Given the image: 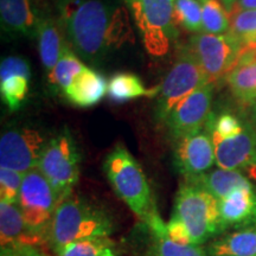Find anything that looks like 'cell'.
Returning <instances> with one entry per match:
<instances>
[{
    "label": "cell",
    "mask_w": 256,
    "mask_h": 256,
    "mask_svg": "<svg viewBox=\"0 0 256 256\" xmlns=\"http://www.w3.org/2000/svg\"><path fill=\"white\" fill-rule=\"evenodd\" d=\"M81 154L68 128H64L48 142L38 168L46 176L58 197V203L72 194L80 178Z\"/></svg>",
    "instance_id": "8992f818"
},
{
    "label": "cell",
    "mask_w": 256,
    "mask_h": 256,
    "mask_svg": "<svg viewBox=\"0 0 256 256\" xmlns=\"http://www.w3.org/2000/svg\"><path fill=\"white\" fill-rule=\"evenodd\" d=\"M57 256H118L115 243L110 238H86L63 246Z\"/></svg>",
    "instance_id": "484cf974"
},
{
    "label": "cell",
    "mask_w": 256,
    "mask_h": 256,
    "mask_svg": "<svg viewBox=\"0 0 256 256\" xmlns=\"http://www.w3.org/2000/svg\"><path fill=\"white\" fill-rule=\"evenodd\" d=\"M17 204L32 235L40 238V234L48 232L58 206V197L38 168L24 174Z\"/></svg>",
    "instance_id": "ba28073f"
},
{
    "label": "cell",
    "mask_w": 256,
    "mask_h": 256,
    "mask_svg": "<svg viewBox=\"0 0 256 256\" xmlns=\"http://www.w3.org/2000/svg\"><path fill=\"white\" fill-rule=\"evenodd\" d=\"M147 256H151V255H150V254H148V255H147Z\"/></svg>",
    "instance_id": "74e56055"
},
{
    "label": "cell",
    "mask_w": 256,
    "mask_h": 256,
    "mask_svg": "<svg viewBox=\"0 0 256 256\" xmlns=\"http://www.w3.org/2000/svg\"><path fill=\"white\" fill-rule=\"evenodd\" d=\"M209 83L206 74L188 46L166 75L162 86L158 87L156 104V120L165 122L179 102Z\"/></svg>",
    "instance_id": "52a82bcc"
},
{
    "label": "cell",
    "mask_w": 256,
    "mask_h": 256,
    "mask_svg": "<svg viewBox=\"0 0 256 256\" xmlns=\"http://www.w3.org/2000/svg\"><path fill=\"white\" fill-rule=\"evenodd\" d=\"M174 26L188 32L203 31L202 28V5L200 0H174Z\"/></svg>",
    "instance_id": "83f0119b"
},
{
    "label": "cell",
    "mask_w": 256,
    "mask_h": 256,
    "mask_svg": "<svg viewBox=\"0 0 256 256\" xmlns=\"http://www.w3.org/2000/svg\"><path fill=\"white\" fill-rule=\"evenodd\" d=\"M232 95L243 104H256V60L236 64L226 75Z\"/></svg>",
    "instance_id": "7402d4cb"
},
{
    "label": "cell",
    "mask_w": 256,
    "mask_h": 256,
    "mask_svg": "<svg viewBox=\"0 0 256 256\" xmlns=\"http://www.w3.org/2000/svg\"><path fill=\"white\" fill-rule=\"evenodd\" d=\"M48 142L46 134L34 127L8 128L0 138V168L28 174L38 168Z\"/></svg>",
    "instance_id": "30bf717a"
},
{
    "label": "cell",
    "mask_w": 256,
    "mask_h": 256,
    "mask_svg": "<svg viewBox=\"0 0 256 256\" xmlns=\"http://www.w3.org/2000/svg\"><path fill=\"white\" fill-rule=\"evenodd\" d=\"M87 66L82 63L78 56L74 52L69 43L64 46L63 54L57 62L56 66L48 78H49L50 84L55 89L62 90L64 92L72 84L74 78L82 72Z\"/></svg>",
    "instance_id": "cb8c5ba5"
},
{
    "label": "cell",
    "mask_w": 256,
    "mask_h": 256,
    "mask_svg": "<svg viewBox=\"0 0 256 256\" xmlns=\"http://www.w3.org/2000/svg\"><path fill=\"white\" fill-rule=\"evenodd\" d=\"M248 10H256V0H236L229 11V16L241 11H248Z\"/></svg>",
    "instance_id": "836d02e7"
},
{
    "label": "cell",
    "mask_w": 256,
    "mask_h": 256,
    "mask_svg": "<svg viewBox=\"0 0 256 256\" xmlns=\"http://www.w3.org/2000/svg\"><path fill=\"white\" fill-rule=\"evenodd\" d=\"M206 252L209 256H256V229L235 230L214 240Z\"/></svg>",
    "instance_id": "44dd1931"
},
{
    "label": "cell",
    "mask_w": 256,
    "mask_h": 256,
    "mask_svg": "<svg viewBox=\"0 0 256 256\" xmlns=\"http://www.w3.org/2000/svg\"><path fill=\"white\" fill-rule=\"evenodd\" d=\"M40 18L34 0H0L2 28L8 34L37 37Z\"/></svg>",
    "instance_id": "2e32d148"
},
{
    "label": "cell",
    "mask_w": 256,
    "mask_h": 256,
    "mask_svg": "<svg viewBox=\"0 0 256 256\" xmlns=\"http://www.w3.org/2000/svg\"><path fill=\"white\" fill-rule=\"evenodd\" d=\"M166 230H168V236L172 241L183 246H191L192 242L191 235L185 224L178 220L177 217L171 216V218L166 223Z\"/></svg>",
    "instance_id": "1f68e13d"
},
{
    "label": "cell",
    "mask_w": 256,
    "mask_h": 256,
    "mask_svg": "<svg viewBox=\"0 0 256 256\" xmlns=\"http://www.w3.org/2000/svg\"><path fill=\"white\" fill-rule=\"evenodd\" d=\"M202 28L210 34H224L230 30V16L220 0H200Z\"/></svg>",
    "instance_id": "4316f807"
},
{
    "label": "cell",
    "mask_w": 256,
    "mask_h": 256,
    "mask_svg": "<svg viewBox=\"0 0 256 256\" xmlns=\"http://www.w3.org/2000/svg\"><path fill=\"white\" fill-rule=\"evenodd\" d=\"M222 232L256 229V185L238 188L218 200Z\"/></svg>",
    "instance_id": "9a60e30c"
},
{
    "label": "cell",
    "mask_w": 256,
    "mask_h": 256,
    "mask_svg": "<svg viewBox=\"0 0 256 256\" xmlns=\"http://www.w3.org/2000/svg\"><path fill=\"white\" fill-rule=\"evenodd\" d=\"M113 232L114 224L104 210L72 194L57 206L48 229V238L56 252L68 243L108 238Z\"/></svg>",
    "instance_id": "7a4b0ae2"
},
{
    "label": "cell",
    "mask_w": 256,
    "mask_h": 256,
    "mask_svg": "<svg viewBox=\"0 0 256 256\" xmlns=\"http://www.w3.org/2000/svg\"><path fill=\"white\" fill-rule=\"evenodd\" d=\"M212 84L204 86L194 92L172 110L165 120L176 142L182 138L200 133L211 114Z\"/></svg>",
    "instance_id": "8fae6325"
},
{
    "label": "cell",
    "mask_w": 256,
    "mask_h": 256,
    "mask_svg": "<svg viewBox=\"0 0 256 256\" xmlns=\"http://www.w3.org/2000/svg\"><path fill=\"white\" fill-rule=\"evenodd\" d=\"M172 216L185 224L194 246H200L222 234L218 200L209 192L185 182L180 185Z\"/></svg>",
    "instance_id": "277c9868"
},
{
    "label": "cell",
    "mask_w": 256,
    "mask_h": 256,
    "mask_svg": "<svg viewBox=\"0 0 256 256\" xmlns=\"http://www.w3.org/2000/svg\"><path fill=\"white\" fill-rule=\"evenodd\" d=\"M38 2H43V0H38Z\"/></svg>",
    "instance_id": "8d00e7d4"
},
{
    "label": "cell",
    "mask_w": 256,
    "mask_h": 256,
    "mask_svg": "<svg viewBox=\"0 0 256 256\" xmlns=\"http://www.w3.org/2000/svg\"><path fill=\"white\" fill-rule=\"evenodd\" d=\"M37 238L28 230L26 222L17 203L0 200V241L2 247L14 244L34 246Z\"/></svg>",
    "instance_id": "ffe728a7"
},
{
    "label": "cell",
    "mask_w": 256,
    "mask_h": 256,
    "mask_svg": "<svg viewBox=\"0 0 256 256\" xmlns=\"http://www.w3.org/2000/svg\"><path fill=\"white\" fill-rule=\"evenodd\" d=\"M229 34L235 37L243 48L256 46V10L241 11L230 16Z\"/></svg>",
    "instance_id": "f1b7e54d"
},
{
    "label": "cell",
    "mask_w": 256,
    "mask_h": 256,
    "mask_svg": "<svg viewBox=\"0 0 256 256\" xmlns=\"http://www.w3.org/2000/svg\"><path fill=\"white\" fill-rule=\"evenodd\" d=\"M152 248L150 252L151 256H209L206 249L200 246H183L172 241L168 236L166 223L151 229Z\"/></svg>",
    "instance_id": "d4e9b609"
},
{
    "label": "cell",
    "mask_w": 256,
    "mask_h": 256,
    "mask_svg": "<svg viewBox=\"0 0 256 256\" xmlns=\"http://www.w3.org/2000/svg\"><path fill=\"white\" fill-rule=\"evenodd\" d=\"M255 114H256V104H255Z\"/></svg>",
    "instance_id": "d590c367"
},
{
    "label": "cell",
    "mask_w": 256,
    "mask_h": 256,
    "mask_svg": "<svg viewBox=\"0 0 256 256\" xmlns=\"http://www.w3.org/2000/svg\"><path fill=\"white\" fill-rule=\"evenodd\" d=\"M185 182L197 185L209 192L217 200H223L238 188H252L254 185L242 172L220 168L197 176V177L185 178Z\"/></svg>",
    "instance_id": "d6986e66"
},
{
    "label": "cell",
    "mask_w": 256,
    "mask_h": 256,
    "mask_svg": "<svg viewBox=\"0 0 256 256\" xmlns=\"http://www.w3.org/2000/svg\"><path fill=\"white\" fill-rule=\"evenodd\" d=\"M132 16L150 55L162 57L174 38V0H121Z\"/></svg>",
    "instance_id": "5b68a950"
},
{
    "label": "cell",
    "mask_w": 256,
    "mask_h": 256,
    "mask_svg": "<svg viewBox=\"0 0 256 256\" xmlns=\"http://www.w3.org/2000/svg\"><path fill=\"white\" fill-rule=\"evenodd\" d=\"M174 162L184 178L197 177L209 172L216 164L215 146L211 136L200 132L177 140Z\"/></svg>",
    "instance_id": "4fadbf2b"
},
{
    "label": "cell",
    "mask_w": 256,
    "mask_h": 256,
    "mask_svg": "<svg viewBox=\"0 0 256 256\" xmlns=\"http://www.w3.org/2000/svg\"><path fill=\"white\" fill-rule=\"evenodd\" d=\"M216 165L232 171H248L256 178V130L249 124L238 136L230 139H212Z\"/></svg>",
    "instance_id": "7c38bea8"
},
{
    "label": "cell",
    "mask_w": 256,
    "mask_h": 256,
    "mask_svg": "<svg viewBox=\"0 0 256 256\" xmlns=\"http://www.w3.org/2000/svg\"><path fill=\"white\" fill-rule=\"evenodd\" d=\"M60 22L76 55L98 63L132 40L130 12L115 0H60Z\"/></svg>",
    "instance_id": "6da1fadb"
},
{
    "label": "cell",
    "mask_w": 256,
    "mask_h": 256,
    "mask_svg": "<svg viewBox=\"0 0 256 256\" xmlns=\"http://www.w3.org/2000/svg\"><path fill=\"white\" fill-rule=\"evenodd\" d=\"M246 124L232 113H223L215 116L212 113L208 119L206 133L211 139H230L238 136L244 130Z\"/></svg>",
    "instance_id": "f546056e"
},
{
    "label": "cell",
    "mask_w": 256,
    "mask_h": 256,
    "mask_svg": "<svg viewBox=\"0 0 256 256\" xmlns=\"http://www.w3.org/2000/svg\"><path fill=\"white\" fill-rule=\"evenodd\" d=\"M104 171L115 194L142 222L148 226L159 216L142 166L122 144H118L106 156Z\"/></svg>",
    "instance_id": "3957f363"
},
{
    "label": "cell",
    "mask_w": 256,
    "mask_h": 256,
    "mask_svg": "<svg viewBox=\"0 0 256 256\" xmlns=\"http://www.w3.org/2000/svg\"><path fill=\"white\" fill-rule=\"evenodd\" d=\"M31 80V68L28 60L19 56H8L0 64V94L8 110H18L26 100Z\"/></svg>",
    "instance_id": "5bb4252c"
},
{
    "label": "cell",
    "mask_w": 256,
    "mask_h": 256,
    "mask_svg": "<svg viewBox=\"0 0 256 256\" xmlns=\"http://www.w3.org/2000/svg\"><path fill=\"white\" fill-rule=\"evenodd\" d=\"M23 179L24 174L11 168H0V200L6 203H18Z\"/></svg>",
    "instance_id": "4dcf8cb0"
},
{
    "label": "cell",
    "mask_w": 256,
    "mask_h": 256,
    "mask_svg": "<svg viewBox=\"0 0 256 256\" xmlns=\"http://www.w3.org/2000/svg\"><path fill=\"white\" fill-rule=\"evenodd\" d=\"M107 92L108 83L104 76L86 66L63 94L72 104L88 108L98 104Z\"/></svg>",
    "instance_id": "ac0fdd59"
},
{
    "label": "cell",
    "mask_w": 256,
    "mask_h": 256,
    "mask_svg": "<svg viewBox=\"0 0 256 256\" xmlns=\"http://www.w3.org/2000/svg\"><path fill=\"white\" fill-rule=\"evenodd\" d=\"M107 94L113 102L124 104L142 96L152 98L158 94V88L146 89L142 80L136 74L118 72L110 78Z\"/></svg>",
    "instance_id": "603a6c76"
},
{
    "label": "cell",
    "mask_w": 256,
    "mask_h": 256,
    "mask_svg": "<svg viewBox=\"0 0 256 256\" xmlns=\"http://www.w3.org/2000/svg\"><path fill=\"white\" fill-rule=\"evenodd\" d=\"M63 32L60 19L42 14L36 38L38 40V52L48 76L56 66L66 44L63 40Z\"/></svg>",
    "instance_id": "e0dca14e"
},
{
    "label": "cell",
    "mask_w": 256,
    "mask_h": 256,
    "mask_svg": "<svg viewBox=\"0 0 256 256\" xmlns=\"http://www.w3.org/2000/svg\"><path fill=\"white\" fill-rule=\"evenodd\" d=\"M188 49L212 84L234 69L243 46L229 32L224 34L200 32L191 37Z\"/></svg>",
    "instance_id": "9c48e42d"
},
{
    "label": "cell",
    "mask_w": 256,
    "mask_h": 256,
    "mask_svg": "<svg viewBox=\"0 0 256 256\" xmlns=\"http://www.w3.org/2000/svg\"><path fill=\"white\" fill-rule=\"evenodd\" d=\"M2 256H49L36 246L32 244H14L2 247Z\"/></svg>",
    "instance_id": "d6a6232c"
},
{
    "label": "cell",
    "mask_w": 256,
    "mask_h": 256,
    "mask_svg": "<svg viewBox=\"0 0 256 256\" xmlns=\"http://www.w3.org/2000/svg\"><path fill=\"white\" fill-rule=\"evenodd\" d=\"M220 2H222V4L224 5V8H226V11H228V14H229V11H230V10H232V5L235 4L236 0H220Z\"/></svg>",
    "instance_id": "e575fe53"
}]
</instances>
